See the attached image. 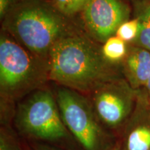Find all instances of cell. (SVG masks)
<instances>
[{
  "label": "cell",
  "mask_w": 150,
  "mask_h": 150,
  "mask_svg": "<svg viewBox=\"0 0 150 150\" xmlns=\"http://www.w3.org/2000/svg\"><path fill=\"white\" fill-rule=\"evenodd\" d=\"M50 82L87 96L99 86L123 77L121 65L108 62L102 44L85 32L69 35L52 48L49 56Z\"/></svg>",
  "instance_id": "6da1fadb"
},
{
  "label": "cell",
  "mask_w": 150,
  "mask_h": 150,
  "mask_svg": "<svg viewBox=\"0 0 150 150\" xmlns=\"http://www.w3.org/2000/svg\"><path fill=\"white\" fill-rule=\"evenodd\" d=\"M1 30L46 59L62 39L84 32L77 19L62 14L51 0H20L1 20Z\"/></svg>",
  "instance_id": "7a4b0ae2"
},
{
  "label": "cell",
  "mask_w": 150,
  "mask_h": 150,
  "mask_svg": "<svg viewBox=\"0 0 150 150\" xmlns=\"http://www.w3.org/2000/svg\"><path fill=\"white\" fill-rule=\"evenodd\" d=\"M49 59L35 55L1 30L0 99L17 104L50 82Z\"/></svg>",
  "instance_id": "3957f363"
},
{
  "label": "cell",
  "mask_w": 150,
  "mask_h": 150,
  "mask_svg": "<svg viewBox=\"0 0 150 150\" xmlns=\"http://www.w3.org/2000/svg\"><path fill=\"white\" fill-rule=\"evenodd\" d=\"M13 126L19 134L35 141L61 144L73 138L62 120L54 89L49 86L17 103Z\"/></svg>",
  "instance_id": "277c9868"
},
{
  "label": "cell",
  "mask_w": 150,
  "mask_h": 150,
  "mask_svg": "<svg viewBox=\"0 0 150 150\" xmlns=\"http://www.w3.org/2000/svg\"><path fill=\"white\" fill-rule=\"evenodd\" d=\"M54 91L64 125L82 150L113 147L114 136L99 122L86 95L56 84Z\"/></svg>",
  "instance_id": "5b68a950"
},
{
  "label": "cell",
  "mask_w": 150,
  "mask_h": 150,
  "mask_svg": "<svg viewBox=\"0 0 150 150\" xmlns=\"http://www.w3.org/2000/svg\"><path fill=\"white\" fill-rule=\"evenodd\" d=\"M86 97L99 122L115 136L121 134L134 111L137 91L121 77L99 86Z\"/></svg>",
  "instance_id": "8992f818"
},
{
  "label": "cell",
  "mask_w": 150,
  "mask_h": 150,
  "mask_svg": "<svg viewBox=\"0 0 150 150\" xmlns=\"http://www.w3.org/2000/svg\"><path fill=\"white\" fill-rule=\"evenodd\" d=\"M131 11L127 0H88L76 19L84 32L102 45L130 20Z\"/></svg>",
  "instance_id": "52a82bcc"
},
{
  "label": "cell",
  "mask_w": 150,
  "mask_h": 150,
  "mask_svg": "<svg viewBox=\"0 0 150 150\" xmlns=\"http://www.w3.org/2000/svg\"><path fill=\"white\" fill-rule=\"evenodd\" d=\"M120 136L122 150H150V106L145 88L137 91L134 110Z\"/></svg>",
  "instance_id": "ba28073f"
},
{
  "label": "cell",
  "mask_w": 150,
  "mask_h": 150,
  "mask_svg": "<svg viewBox=\"0 0 150 150\" xmlns=\"http://www.w3.org/2000/svg\"><path fill=\"white\" fill-rule=\"evenodd\" d=\"M123 77L135 91L145 88L150 79V52L129 45L121 64Z\"/></svg>",
  "instance_id": "9c48e42d"
},
{
  "label": "cell",
  "mask_w": 150,
  "mask_h": 150,
  "mask_svg": "<svg viewBox=\"0 0 150 150\" xmlns=\"http://www.w3.org/2000/svg\"><path fill=\"white\" fill-rule=\"evenodd\" d=\"M134 17L139 22V33L131 45L150 52V1L134 2Z\"/></svg>",
  "instance_id": "30bf717a"
},
{
  "label": "cell",
  "mask_w": 150,
  "mask_h": 150,
  "mask_svg": "<svg viewBox=\"0 0 150 150\" xmlns=\"http://www.w3.org/2000/svg\"><path fill=\"white\" fill-rule=\"evenodd\" d=\"M129 44L113 35L102 45V52L108 62L115 65H121L127 55Z\"/></svg>",
  "instance_id": "8fae6325"
},
{
  "label": "cell",
  "mask_w": 150,
  "mask_h": 150,
  "mask_svg": "<svg viewBox=\"0 0 150 150\" xmlns=\"http://www.w3.org/2000/svg\"><path fill=\"white\" fill-rule=\"evenodd\" d=\"M53 5L62 14L76 19L87 3L88 0H51Z\"/></svg>",
  "instance_id": "7c38bea8"
},
{
  "label": "cell",
  "mask_w": 150,
  "mask_h": 150,
  "mask_svg": "<svg viewBox=\"0 0 150 150\" xmlns=\"http://www.w3.org/2000/svg\"><path fill=\"white\" fill-rule=\"evenodd\" d=\"M139 33V22L138 18L133 17L130 20L123 22L116 31V36L131 45L136 40Z\"/></svg>",
  "instance_id": "4fadbf2b"
},
{
  "label": "cell",
  "mask_w": 150,
  "mask_h": 150,
  "mask_svg": "<svg viewBox=\"0 0 150 150\" xmlns=\"http://www.w3.org/2000/svg\"><path fill=\"white\" fill-rule=\"evenodd\" d=\"M0 150H24L13 127L1 126Z\"/></svg>",
  "instance_id": "5bb4252c"
},
{
  "label": "cell",
  "mask_w": 150,
  "mask_h": 150,
  "mask_svg": "<svg viewBox=\"0 0 150 150\" xmlns=\"http://www.w3.org/2000/svg\"><path fill=\"white\" fill-rule=\"evenodd\" d=\"M20 0H0V20H2L16 4Z\"/></svg>",
  "instance_id": "9a60e30c"
},
{
  "label": "cell",
  "mask_w": 150,
  "mask_h": 150,
  "mask_svg": "<svg viewBox=\"0 0 150 150\" xmlns=\"http://www.w3.org/2000/svg\"><path fill=\"white\" fill-rule=\"evenodd\" d=\"M32 149L33 150H61L59 149V147H56L55 146H52L48 144H41L35 143L33 145Z\"/></svg>",
  "instance_id": "2e32d148"
},
{
  "label": "cell",
  "mask_w": 150,
  "mask_h": 150,
  "mask_svg": "<svg viewBox=\"0 0 150 150\" xmlns=\"http://www.w3.org/2000/svg\"><path fill=\"white\" fill-rule=\"evenodd\" d=\"M145 89L146 93H147V97L148 102H149V106H150V79H149V81L147 82V83L145 86Z\"/></svg>",
  "instance_id": "e0dca14e"
},
{
  "label": "cell",
  "mask_w": 150,
  "mask_h": 150,
  "mask_svg": "<svg viewBox=\"0 0 150 150\" xmlns=\"http://www.w3.org/2000/svg\"><path fill=\"white\" fill-rule=\"evenodd\" d=\"M109 150H122L120 145L119 142H115V144L114 145L113 147L110 148Z\"/></svg>",
  "instance_id": "ac0fdd59"
},
{
  "label": "cell",
  "mask_w": 150,
  "mask_h": 150,
  "mask_svg": "<svg viewBox=\"0 0 150 150\" xmlns=\"http://www.w3.org/2000/svg\"><path fill=\"white\" fill-rule=\"evenodd\" d=\"M129 1H132L133 3L136 2V1H150V0H129Z\"/></svg>",
  "instance_id": "d6986e66"
},
{
  "label": "cell",
  "mask_w": 150,
  "mask_h": 150,
  "mask_svg": "<svg viewBox=\"0 0 150 150\" xmlns=\"http://www.w3.org/2000/svg\"><path fill=\"white\" fill-rule=\"evenodd\" d=\"M24 150H33V149H31V148H29V147H24Z\"/></svg>",
  "instance_id": "ffe728a7"
}]
</instances>
